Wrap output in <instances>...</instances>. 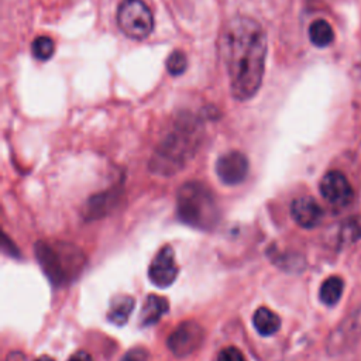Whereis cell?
<instances>
[{
	"instance_id": "1",
	"label": "cell",
	"mask_w": 361,
	"mask_h": 361,
	"mask_svg": "<svg viewBox=\"0 0 361 361\" xmlns=\"http://www.w3.org/2000/svg\"><path fill=\"white\" fill-rule=\"evenodd\" d=\"M267 48V34L257 20L237 16L226 25L223 56L235 100H250L261 87Z\"/></svg>"
},
{
	"instance_id": "2",
	"label": "cell",
	"mask_w": 361,
	"mask_h": 361,
	"mask_svg": "<svg viewBox=\"0 0 361 361\" xmlns=\"http://www.w3.org/2000/svg\"><path fill=\"white\" fill-rule=\"evenodd\" d=\"M200 142V126L193 117H180L157 147L151 168L164 175L179 171L195 154Z\"/></svg>"
},
{
	"instance_id": "3",
	"label": "cell",
	"mask_w": 361,
	"mask_h": 361,
	"mask_svg": "<svg viewBox=\"0 0 361 361\" xmlns=\"http://www.w3.org/2000/svg\"><path fill=\"white\" fill-rule=\"evenodd\" d=\"M37 259L54 285H66L76 279L85 268L86 258L73 244L63 241H38Z\"/></svg>"
},
{
	"instance_id": "4",
	"label": "cell",
	"mask_w": 361,
	"mask_h": 361,
	"mask_svg": "<svg viewBox=\"0 0 361 361\" xmlns=\"http://www.w3.org/2000/svg\"><path fill=\"white\" fill-rule=\"evenodd\" d=\"M176 213L180 221L199 228L210 230L219 221V206L213 192L202 182L183 183L176 195Z\"/></svg>"
},
{
	"instance_id": "5",
	"label": "cell",
	"mask_w": 361,
	"mask_h": 361,
	"mask_svg": "<svg viewBox=\"0 0 361 361\" xmlns=\"http://www.w3.org/2000/svg\"><path fill=\"white\" fill-rule=\"evenodd\" d=\"M117 24L127 37L144 39L154 30V16L142 0H123L117 10Z\"/></svg>"
},
{
	"instance_id": "6",
	"label": "cell",
	"mask_w": 361,
	"mask_h": 361,
	"mask_svg": "<svg viewBox=\"0 0 361 361\" xmlns=\"http://www.w3.org/2000/svg\"><path fill=\"white\" fill-rule=\"evenodd\" d=\"M203 337V329L196 322L188 320L171 333L166 344L176 357H188L202 345Z\"/></svg>"
},
{
	"instance_id": "7",
	"label": "cell",
	"mask_w": 361,
	"mask_h": 361,
	"mask_svg": "<svg viewBox=\"0 0 361 361\" xmlns=\"http://www.w3.org/2000/svg\"><path fill=\"white\" fill-rule=\"evenodd\" d=\"M178 272H179V268L176 265L173 248L171 245H164L155 254V257L149 264V268H148L149 281L158 288H166L173 283Z\"/></svg>"
},
{
	"instance_id": "8",
	"label": "cell",
	"mask_w": 361,
	"mask_h": 361,
	"mask_svg": "<svg viewBox=\"0 0 361 361\" xmlns=\"http://www.w3.org/2000/svg\"><path fill=\"white\" fill-rule=\"evenodd\" d=\"M322 196L334 206H345L353 199V188L340 171H329L320 180Z\"/></svg>"
},
{
	"instance_id": "9",
	"label": "cell",
	"mask_w": 361,
	"mask_h": 361,
	"mask_svg": "<svg viewBox=\"0 0 361 361\" xmlns=\"http://www.w3.org/2000/svg\"><path fill=\"white\" fill-rule=\"evenodd\" d=\"M216 173L223 183L238 185L248 173V159L238 151H230L217 159Z\"/></svg>"
},
{
	"instance_id": "10",
	"label": "cell",
	"mask_w": 361,
	"mask_h": 361,
	"mask_svg": "<svg viewBox=\"0 0 361 361\" xmlns=\"http://www.w3.org/2000/svg\"><path fill=\"white\" fill-rule=\"evenodd\" d=\"M290 214L296 224L303 228H313L323 219L322 207L310 196H302L295 199L290 204Z\"/></svg>"
},
{
	"instance_id": "11",
	"label": "cell",
	"mask_w": 361,
	"mask_h": 361,
	"mask_svg": "<svg viewBox=\"0 0 361 361\" xmlns=\"http://www.w3.org/2000/svg\"><path fill=\"white\" fill-rule=\"evenodd\" d=\"M168 307L169 303L165 298L158 295H148L140 313L141 326H151L157 323L168 312Z\"/></svg>"
},
{
	"instance_id": "12",
	"label": "cell",
	"mask_w": 361,
	"mask_h": 361,
	"mask_svg": "<svg viewBox=\"0 0 361 361\" xmlns=\"http://www.w3.org/2000/svg\"><path fill=\"white\" fill-rule=\"evenodd\" d=\"M252 324L261 336H271L279 330L281 320L268 307H258L252 316Z\"/></svg>"
},
{
	"instance_id": "13",
	"label": "cell",
	"mask_w": 361,
	"mask_h": 361,
	"mask_svg": "<svg viewBox=\"0 0 361 361\" xmlns=\"http://www.w3.org/2000/svg\"><path fill=\"white\" fill-rule=\"evenodd\" d=\"M133 309L134 299L131 296H118L111 302L110 309L107 312V319L117 326H123L127 323Z\"/></svg>"
},
{
	"instance_id": "14",
	"label": "cell",
	"mask_w": 361,
	"mask_h": 361,
	"mask_svg": "<svg viewBox=\"0 0 361 361\" xmlns=\"http://www.w3.org/2000/svg\"><path fill=\"white\" fill-rule=\"evenodd\" d=\"M309 39L314 47H329L334 39L331 25L326 20H314L309 27Z\"/></svg>"
},
{
	"instance_id": "15",
	"label": "cell",
	"mask_w": 361,
	"mask_h": 361,
	"mask_svg": "<svg viewBox=\"0 0 361 361\" xmlns=\"http://www.w3.org/2000/svg\"><path fill=\"white\" fill-rule=\"evenodd\" d=\"M343 289H344V283L340 276H329L327 279L323 281L320 286L319 298L324 305L333 306L340 300L343 295Z\"/></svg>"
},
{
	"instance_id": "16",
	"label": "cell",
	"mask_w": 361,
	"mask_h": 361,
	"mask_svg": "<svg viewBox=\"0 0 361 361\" xmlns=\"http://www.w3.org/2000/svg\"><path fill=\"white\" fill-rule=\"evenodd\" d=\"M337 333L341 334H334V337H338L334 340V345H344L345 343H353L357 340V337L361 334V312L354 313L350 320H345Z\"/></svg>"
},
{
	"instance_id": "17",
	"label": "cell",
	"mask_w": 361,
	"mask_h": 361,
	"mask_svg": "<svg viewBox=\"0 0 361 361\" xmlns=\"http://www.w3.org/2000/svg\"><path fill=\"white\" fill-rule=\"evenodd\" d=\"M31 51H32V55L39 59V61H47L49 59L54 52H55V42L47 37V35H41V37H37L34 41H32V45H31Z\"/></svg>"
},
{
	"instance_id": "18",
	"label": "cell",
	"mask_w": 361,
	"mask_h": 361,
	"mask_svg": "<svg viewBox=\"0 0 361 361\" xmlns=\"http://www.w3.org/2000/svg\"><path fill=\"white\" fill-rule=\"evenodd\" d=\"M188 68V58L186 54L180 49L172 51L169 56L166 58V71L172 76H179L182 75Z\"/></svg>"
},
{
	"instance_id": "19",
	"label": "cell",
	"mask_w": 361,
	"mask_h": 361,
	"mask_svg": "<svg viewBox=\"0 0 361 361\" xmlns=\"http://www.w3.org/2000/svg\"><path fill=\"white\" fill-rule=\"evenodd\" d=\"M341 237L344 241H357L361 238V216L348 219L341 228Z\"/></svg>"
},
{
	"instance_id": "20",
	"label": "cell",
	"mask_w": 361,
	"mask_h": 361,
	"mask_svg": "<svg viewBox=\"0 0 361 361\" xmlns=\"http://www.w3.org/2000/svg\"><path fill=\"white\" fill-rule=\"evenodd\" d=\"M217 361H245V358L238 348L226 347L217 354Z\"/></svg>"
},
{
	"instance_id": "21",
	"label": "cell",
	"mask_w": 361,
	"mask_h": 361,
	"mask_svg": "<svg viewBox=\"0 0 361 361\" xmlns=\"http://www.w3.org/2000/svg\"><path fill=\"white\" fill-rule=\"evenodd\" d=\"M148 353L144 348H133L124 354L121 361H147Z\"/></svg>"
},
{
	"instance_id": "22",
	"label": "cell",
	"mask_w": 361,
	"mask_h": 361,
	"mask_svg": "<svg viewBox=\"0 0 361 361\" xmlns=\"http://www.w3.org/2000/svg\"><path fill=\"white\" fill-rule=\"evenodd\" d=\"M68 361H93V360H92L89 353L80 350V351H76L75 354H72Z\"/></svg>"
},
{
	"instance_id": "23",
	"label": "cell",
	"mask_w": 361,
	"mask_h": 361,
	"mask_svg": "<svg viewBox=\"0 0 361 361\" xmlns=\"http://www.w3.org/2000/svg\"><path fill=\"white\" fill-rule=\"evenodd\" d=\"M35 361H55V360L51 358V357H48V355H41V357H38Z\"/></svg>"
}]
</instances>
